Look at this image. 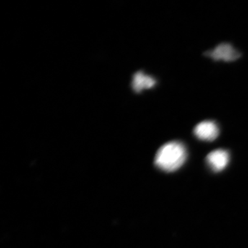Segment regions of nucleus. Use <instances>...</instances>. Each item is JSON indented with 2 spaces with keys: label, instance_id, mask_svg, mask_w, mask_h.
I'll use <instances>...</instances> for the list:
<instances>
[{
  "label": "nucleus",
  "instance_id": "obj_2",
  "mask_svg": "<svg viewBox=\"0 0 248 248\" xmlns=\"http://www.w3.org/2000/svg\"><path fill=\"white\" fill-rule=\"evenodd\" d=\"M205 56L210 57L215 61L233 62L241 57V53L228 43L221 44L213 50L205 52Z\"/></svg>",
  "mask_w": 248,
  "mask_h": 248
},
{
  "label": "nucleus",
  "instance_id": "obj_5",
  "mask_svg": "<svg viewBox=\"0 0 248 248\" xmlns=\"http://www.w3.org/2000/svg\"><path fill=\"white\" fill-rule=\"evenodd\" d=\"M156 84V80L154 78L143 73L138 72L133 77V88L136 92L140 93L144 89L153 88Z\"/></svg>",
  "mask_w": 248,
  "mask_h": 248
},
{
  "label": "nucleus",
  "instance_id": "obj_3",
  "mask_svg": "<svg viewBox=\"0 0 248 248\" xmlns=\"http://www.w3.org/2000/svg\"><path fill=\"white\" fill-rule=\"evenodd\" d=\"M194 134L201 140L213 141L218 138L219 129L215 122L204 121L196 125L194 129Z\"/></svg>",
  "mask_w": 248,
  "mask_h": 248
},
{
  "label": "nucleus",
  "instance_id": "obj_4",
  "mask_svg": "<svg viewBox=\"0 0 248 248\" xmlns=\"http://www.w3.org/2000/svg\"><path fill=\"white\" fill-rule=\"evenodd\" d=\"M210 167L215 172L226 169L230 161L229 153L225 150L218 149L211 152L206 158Z\"/></svg>",
  "mask_w": 248,
  "mask_h": 248
},
{
  "label": "nucleus",
  "instance_id": "obj_1",
  "mask_svg": "<svg viewBox=\"0 0 248 248\" xmlns=\"http://www.w3.org/2000/svg\"><path fill=\"white\" fill-rule=\"evenodd\" d=\"M187 151L185 146L179 141H170L159 148L155 156V164L166 172H174L185 162Z\"/></svg>",
  "mask_w": 248,
  "mask_h": 248
}]
</instances>
